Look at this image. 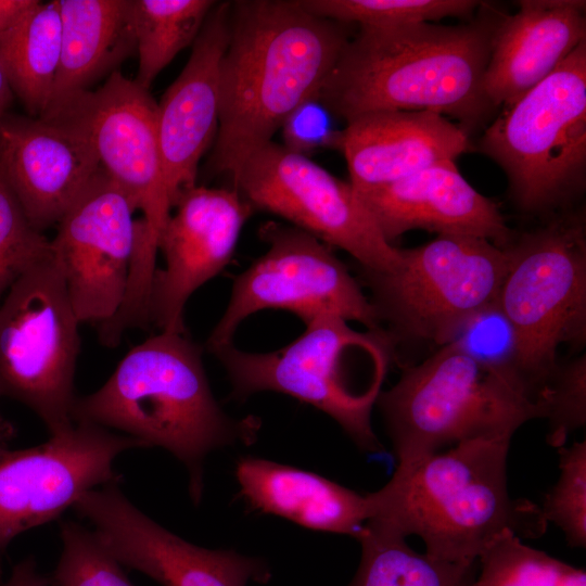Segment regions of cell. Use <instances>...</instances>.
Returning <instances> with one entry per match:
<instances>
[{
  "instance_id": "1",
  "label": "cell",
  "mask_w": 586,
  "mask_h": 586,
  "mask_svg": "<svg viewBox=\"0 0 586 586\" xmlns=\"http://www.w3.org/2000/svg\"><path fill=\"white\" fill-rule=\"evenodd\" d=\"M349 38L348 24L298 0L231 2L213 168L233 180L297 106L319 95Z\"/></svg>"
},
{
  "instance_id": "2",
  "label": "cell",
  "mask_w": 586,
  "mask_h": 586,
  "mask_svg": "<svg viewBox=\"0 0 586 586\" xmlns=\"http://www.w3.org/2000/svg\"><path fill=\"white\" fill-rule=\"evenodd\" d=\"M466 24L359 26L319 92L347 122L373 112L431 111L468 133L493 110L483 90L492 40L501 15L481 5Z\"/></svg>"
},
{
  "instance_id": "3",
  "label": "cell",
  "mask_w": 586,
  "mask_h": 586,
  "mask_svg": "<svg viewBox=\"0 0 586 586\" xmlns=\"http://www.w3.org/2000/svg\"><path fill=\"white\" fill-rule=\"evenodd\" d=\"M510 438L472 440L398 464L379 491L366 494L371 532L419 536L430 557L475 563L505 531L537 538L547 528L540 507L512 498L507 486Z\"/></svg>"
},
{
  "instance_id": "4",
  "label": "cell",
  "mask_w": 586,
  "mask_h": 586,
  "mask_svg": "<svg viewBox=\"0 0 586 586\" xmlns=\"http://www.w3.org/2000/svg\"><path fill=\"white\" fill-rule=\"evenodd\" d=\"M74 423L88 422L158 446L181 461L189 494L200 504L204 461L213 450L250 446L260 420L232 418L215 399L202 348L187 333L160 331L132 347L95 392L77 397Z\"/></svg>"
},
{
  "instance_id": "5",
  "label": "cell",
  "mask_w": 586,
  "mask_h": 586,
  "mask_svg": "<svg viewBox=\"0 0 586 586\" xmlns=\"http://www.w3.org/2000/svg\"><path fill=\"white\" fill-rule=\"evenodd\" d=\"M347 322L323 315L277 351L245 352L232 342L212 354L227 372L233 399L260 392L290 395L330 416L361 450L380 453L371 411L394 353L382 331L359 332Z\"/></svg>"
},
{
  "instance_id": "6",
  "label": "cell",
  "mask_w": 586,
  "mask_h": 586,
  "mask_svg": "<svg viewBox=\"0 0 586 586\" xmlns=\"http://www.w3.org/2000/svg\"><path fill=\"white\" fill-rule=\"evenodd\" d=\"M398 464L447 445L510 438L542 418L535 400L513 380L447 343L407 367L377 403Z\"/></svg>"
},
{
  "instance_id": "7",
  "label": "cell",
  "mask_w": 586,
  "mask_h": 586,
  "mask_svg": "<svg viewBox=\"0 0 586 586\" xmlns=\"http://www.w3.org/2000/svg\"><path fill=\"white\" fill-rule=\"evenodd\" d=\"M525 213L572 207L586 178V40L544 80L502 107L479 140Z\"/></svg>"
},
{
  "instance_id": "8",
  "label": "cell",
  "mask_w": 586,
  "mask_h": 586,
  "mask_svg": "<svg viewBox=\"0 0 586 586\" xmlns=\"http://www.w3.org/2000/svg\"><path fill=\"white\" fill-rule=\"evenodd\" d=\"M513 233L497 302L513 327L521 379L542 409L557 349L586 340V220L581 209L548 216Z\"/></svg>"
},
{
  "instance_id": "9",
  "label": "cell",
  "mask_w": 586,
  "mask_h": 586,
  "mask_svg": "<svg viewBox=\"0 0 586 586\" xmlns=\"http://www.w3.org/2000/svg\"><path fill=\"white\" fill-rule=\"evenodd\" d=\"M507 267L506 249L488 240L436 234L400 249L393 269L359 268V278L394 353L402 342L445 345L466 319L497 298Z\"/></svg>"
},
{
  "instance_id": "10",
  "label": "cell",
  "mask_w": 586,
  "mask_h": 586,
  "mask_svg": "<svg viewBox=\"0 0 586 586\" xmlns=\"http://www.w3.org/2000/svg\"><path fill=\"white\" fill-rule=\"evenodd\" d=\"M79 324L53 256L17 279L0 303V397L31 409L50 436L75 424Z\"/></svg>"
},
{
  "instance_id": "11",
  "label": "cell",
  "mask_w": 586,
  "mask_h": 586,
  "mask_svg": "<svg viewBox=\"0 0 586 586\" xmlns=\"http://www.w3.org/2000/svg\"><path fill=\"white\" fill-rule=\"evenodd\" d=\"M258 234L268 250L235 277L226 310L206 341L209 353L232 343L239 326L266 309L289 311L304 324L335 315L380 331L368 296L331 246L273 221L264 224Z\"/></svg>"
},
{
  "instance_id": "12",
  "label": "cell",
  "mask_w": 586,
  "mask_h": 586,
  "mask_svg": "<svg viewBox=\"0 0 586 586\" xmlns=\"http://www.w3.org/2000/svg\"><path fill=\"white\" fill-rule=\"evenodd\" d=\"M232 183L254 211L282 217L347 252L361 269L388 271L400 260V249L383 237L349 182L282 144L270 141L254 152Z\"/></svg>"
},
{
  "instance_id": "13",
  "label": "cell",
  "mask_w": 586,
  "mask_h": 586,
  "mask_svg": "<svg viewBox=\"0 0 586 586\" xmlns=\"http://www.w3.org/2000/svg\"><path fill=\"white\" fill-rule=\"evenodd\" d=\"M132 448L148 447L88 422L30 448L0 440V558L17 535L58 519L82 494L119 483L114 460Z\"/></svg>"
},
{
  "instance_id": "14",
  "label": "cell",
  "mask_w": 586,
  "mask_h": 586,
  "mask_svg": "<svg viewBox=\"0 0 586 586\" xmlns=\"http://www.w3.org/2000/svg\"><path fill=\"white\" fill-rule=\"evenodd\" d=\"M88 137L101 168L118 186L139 219L145 245L155 252L174 209L163 170L157 102L149 89L119 71L97 90L86 91L56 113Z\"/></svg>"
},
{
  "instance_id": "15",
  "label": "cell",
  "mask_w": 586,
  "mask_h": 586,
  "mask_svg": "<svg viewBox=\"0 0 586 586\" xmlns=\"http://www.w3.org/2000/svg\"><path fill=\"white\" fill-rule=\"evenodd\" d=\"M135 209L101 168L58 222L50 240L74 311L101 324L120 308L136 240Z\"/></svg>"
},
{
  "instance_id": "16",
  "label": "cell",
  "mask_w": 586,
  "mask_h": 586,
  "mask_svg": "<svg viewBox=\"0 0 586 586\" xmlns=\"http://www.w3.org/2000/svg\"><path fill=\"white\" fill-rule=\"evenodd\" d=\"M118 485L91 489L73 508L90 521L101 545L120 565L162 586H247L271 579L265 559L184 540L136 508Z\"/></svg>"
},
{
  "instance_id": "17",
  "label": "cell",
  "mask_w": 586,
  "mask_h": 586,
  "mask_svg": "<svg viewBox=\"0 0 586 586\" xmlns=\"http://www.w3.org/2000/svg\"><path fill=\"white\" fill-rule=\"evenodd\" d=\"M253 212L233 188L195 186L180 196L157 241L165 266L156 269L151 286V324L187 333V302L229 264Z\"/></svg>"
},
{
  "instance_id": "18",
  "label": "cell",
  "mask_w": 586,
  "mask_h": 586,
  "mask_svg": "<svg viewBox=\"0 0 586 586\" xmlns=\"http://www.w3.org/2000/svg\"><path fill=\"white\" fill-rule=\"evenodd\" d=\"M100 169L88 137L67 117L0 118V177L38 231L58 225Z\"/></svg>"
},
{
  "instance_id": "19",
  "label": "cell",
  "mask_w": 586,
  "mask_h": 586,
  "mask_svg": "<svg viewBox=\"0 0 586 586\" xmlns=\"http://www.w3.org/2000/svg\"><path fill=\"white\" fill-rule=\"evenodd\" d=\"M230 9L231 2L215 4L183 69L157 103L161 156L173 207L196 186L199 162L217 137Z\"/></svg>"
},
{
  "instance_id": "20",
  "label": "cell",
  "mask_w": 586,
  "mask_h": 586,
  "mask_svg": "<svg viewBox=\"0 0 586 586\" xmlns=\"http://www.w3.org/2000/svg\"><path fill=\"white\" fill-rule=\"evenodd\" d=\"M357 194L391 244L407 231L424 229L482 238L505 247L514 233L498 206L476 191L451 161Z\"/></svg>"
},
{
  "instance_id": "21",
  "label": "cell",
  "mask_w": 586,
  "mask_h": 586,
  "mask_svg": "<svg viewBox=\"0 0 586 586\" xmlns=\"http://www.w3.org/2000/svg\"><path fill=\"white\" fill-rule=\"evenodd\" d=\"M356 192L380 188L470 149L469 133L431 111H382L346 123L340 144Z\"/></svg>"
},
{
  "instance_id": "22",
  "label": "cell",
  "mask_w": 586,
  "mask_h": 586,
  "mask_svg": "<svg viewBox=\"0 0 586 586\" xmlns=\"http://www.w3.org/2000/svg\"><path fill=\"white\" fill-rule=\"evenodd\" d=\"M586 40L584 0H522L501 14L492 40L484 95L507 106L551 74Z\"/></svg>"
},
{
  "instance_id": "23",
  "label": "cell",
  "mask_w": 586,
  "mask_h": 586,
  "mask_svg": "<svg viewBox=\"0 0 586 586\" xmlns=\"http://www.w3.org/2000/svg\"><path fill=\"white\" fill-rule=\"evenodd\" d=\"M235 477L242 498L254 510L357 540L365 533L366 495L322 475L247 456L237 462Z\"/></svg>"
},
{
  "instance_id": "24",
  "label": "cell",
  "mask_w": 586,
  "mask_h": 586,
  "mask_svg": "<svg viewBox=\"0 0 586 586\" xmlns=\"http://www.w3.org/2000/svg\"><path fill=\"white\" fill-rule=\"evenodd\" d=\"M59 8L61 61L49 105L40 117L89 91L136 50L130 0H59Z\"/></svg>"
},
{
  "instance_id": "25",
  "label": "cell",
  "mask_w": 586,
  "mask_h": 586,
  "mask_svg": "<svg viewBox=\"0 0 586 586\" xmlns=\"http://www.w3.org/2000/svg\"><path fill=\"white\" fill-rule=\"evenodd\" d=\"M59 0L38 3L0 39V64L27 114L47 110L61 61Z\"/></svg>"
},
{
  "instance_id": "26",
  "label": "cell",
  "mask_w": 586,
  "mask_h": 586,
  "mask_svg": "<svg viewBox=\"0 0 586 586\" xmlns=\"http://www.w3.org/2000/svg\"><path fill=\"white\" fill-rule=\"evenodd\" d=\"M216 2L212 0H130L138 53L136 81L145 89L199 36Z\"/></svg>"
},
{
  "instance_id": "27",
  "label": "cell",
  "mask_w": 586,
  "mask_h": 586,
  "mask_svg": "<svg viewBox=\"0 0 586 586\" xmlns=\"http://www.w3.org/2000/svg\"><path fill=\"white\" fill-rule=\"evenodd\" d=\"M361 557L347 586H473L475 563H457L415 551L405 538L365 527Z\"/></svg>"
},
{
  "instance_id": "28",
  "label": "cell",
  "mask_w": 586,
  "mask_h": 586,
  "mask_svg": "<svg viewBox=\"0 0 586 586\" xmlns=\"http://www.w3.org/2000/svg\"><path fill=\"white\" fill-rule=\"evenodd\" d=\"M473 586H586V573L501 533L479 557Z\"/></svg>"
},
{
  "instance_id": "29",
  "label": "cell",
  "mask_w": 586,
  "mask_h": 586,
  "mask_svg": "<svg viewBox=\"0 0 586 586\" xmlns=\"http://www.w3.org/2000/svg\"><path fill=\"white\" fill-rule=\"evenodd\" d=\"M315 15L358 26L395 27L468 17L481 8L476 0H298Z\"/></svg>"
},
{
  "instance_id": "30",
  "label": "cell",
  "mask_w": 586,
  "mask_h": 586,
  "mask_svg": "<svg viewBox=\"0 0 586 586\" xmlns=\"http://www.w3.org/2000/svg\"><path fill=\"white\" fill-rule=\"evenodd\" d=\"M60 536L62 552L50 576L52 586H133L94 532L66 520L60 523Z\"/></svg>"
},
{
  "instance_id": "31",
  "label": "cell",
  "mask_w": 586,
  "mask_h": 586,
  "mask_svg": "<svg viewBox=\"0 0 586 586\" xmlns=\"http://www.w3.org/2000/svg\"><path fill=\"white\" fill-rule=\"evenodd\" d=\"M447 343L507 375L534 399L520 375L513 327L498 305L497 298L466 319Z\"/></svg>"
},
{
  "instance_id": "32",
  "label": "cell",
  "mask_w": 586,
  "mask_h": 586,
  "mask_svg": "<svg viewBox=\"0 0 586 586\" xmlns=\"http://www.w3.org/2000/svg\"><path fill=\"white\" fill-rule=\"evenodd\" d=\"M560 475L539 506L571 547L586 546V442L558 448Z\"/></svg>"
},
{
  "instance_id": "33",
  "label": "cell",
  "mask_w": 586,
  "mask_h": 586,
  "mask_svg": "<svg viewBox=\"0 0 586 586\" xmlns=\"http://www.w3.org/2000/svg\"><path fill=\"white\" fill-rule=\"evenodd\" d=\"M51 257V241L31 226L0 177V300L25 272Z\"/></svg>"
},
{
  "instance_id": "34",
  "label": "cell",
  "mask_w": 586,
  "mask_h": 586,
  "mask_svg": "<svg viewBox=\"0 0 586 586\" xmlns=\"http://www.w3.org/2000/svg\"><path fill=\"white\" fill-rule=\"evenodd\" d=\"M547 419L546 442L560 448L569 435L586 423V356L558 364L540 398Z\"/></svg>"
},
{
  "instance_id": "35",
  "label": "cell",
  "mask_w": 586,
  "mask_h": 586,
  "mask_svg": "<svg viewBox=\"0 0 586 586\" xmlns=\"http://www.w3.org/2000/svg\"><path fill=\"white\" fill-rule=\"evenodd\" d=\"M286 149L307 156L308 153L340 144L341 132L331 127L330 111L319 99L313 97L297 106L281 126Z\"/></svg>"
},
{
  "instance_id": "36",
  "label": "cell",
  "mask_w": 586,
  "mask_h": 586,
  "mask_svg": "<svg viewBox=\"0 0 586 586\" xmlns=\"http://www.w3.org/2000/svg\"><path fill=\"white\" fill-rule=\"evenodd\" d=\"M50 577L38 572L36 561L27 557L16 563L12 572L1 586H50Z\"/></svg>"
},
{
  "instance_id": "37",
  "label": "cell",
  "mask_w": 586,
  "mask_h": 586,
  "mask_svg": "<svg viewBox=\"0 0 586 586\" xmlns=\"http://www.w3.org/2000/svg\"><path fill=\"white\" fill-rule=\"evenodd\" d=\"M38 0H0V39L11 31Z\"/></svg>"
},
{
  "instance_id": "38",
  "label": "cell",
  "mask_w": 586,
  "mask_h": 586,
  "mask_svg": "<svg viewBox=\"0 0 586 586\" xmlns=\"http://www.w3.org/2000/svg\"><path fill=\"white\" fill-rule=\"evenodd\" d=\"M13 95L7 75L0 64V118L8 113Z\"/></svg>"
},
{
  "instance_id": "39",
  "label": "cell",
  "mask_w": 586,
  "mask_h": 586,
  "mask_svg": "<svg viewBox=\"0 0 586 586\" xmlns=\"http://www.w3.org/2000/svg\"><path fill=\"white\" fill-rule=\"evenodd\" d=\"M16 435V429L13 423L7 420L0 413V440L10 443Z\"/></svg>"
}]
</instances>
